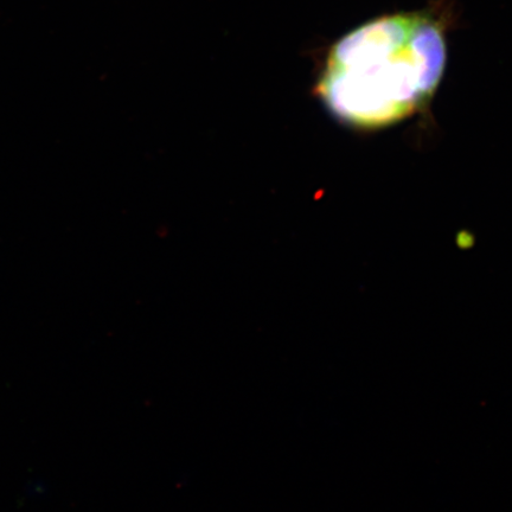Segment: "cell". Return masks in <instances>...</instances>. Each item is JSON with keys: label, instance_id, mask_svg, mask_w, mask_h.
I'll return each mask as SVG.
<instances>
[{"label": "cell", "instance_id": "6da1fadb", "mask_svg": "<svg viewBox=\"0 0 512 512\" xmlns=\"http://www.w3.org/2000/svg\"><path fill=\"white\" fill-rule=\"evenodd\" d=\"M446 63L444 31L425 14L375 19L331 48L316 93L344 124L381 128L426 105Z\"/></svg>", "mask_w": 512, "mask_h": 512}]
</instances>
